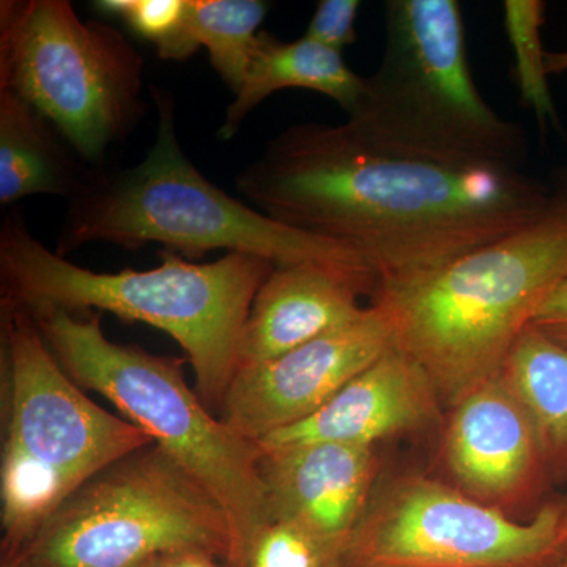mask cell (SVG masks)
<instances>
[{"instance_id": "6da1fadb", "label": "cell", "mask_w": 567, "mask_h": 567, "mask_svg": "<svg viewBox=\"0 0 567 567\" xmlns=\"http://www.w3.org/2000/svg\"><path fill=\"white\" fill-rule=\"evenodd\" d=\"M235 182L264 215L357 249L377 289L516 234L558 197L522 167L420 151L350 118L289 126Z\"/></svg>"}, {"instance_id": "7a4b0ae2", "label": "cell", "mask_w": 567, "mask_h": 567, "mask_svg": "<svg viewBox=\"0 0 567 567\" xmlns=\"http://www.w3.org/2000/svg\"><path fill=\"white\" fill-rule=\"evenodd\" d=\"M152 270L100 274L70 262L37 240L20 212L0 226L2 300L29 312H103L159 328L188 354L196 391L219 410L237 372L238 342L254 298L276 265L230 252L192 262L162 251Z\"/></svg>"}, {"instance_id": "3957f363", "label": "cell", "mask_w": 567, "mask_h": 567, "mask_svg": "<svg viewBox=\"0 0 567 567\" xmlns=\"http://www.w3.org/2000/svg\"><path fill=\"white\" fill-rule=\"evenodd\" d=\"M152 99L158 125L151 152L133 167H92L66 200L59 256L100 241L125 249L156 244L192 262L226 249L276 267L322 264L374 275L352 246L276 221L207 181L178 142L173 93L152 87Z\"/></svg>"}, {"instance_id": "277c9868", "label": "cell", "mask_w": 567, "mask_h": 567, "mask_svg": "<svg viewBox=\"0 0 567 567\" xmlns=\"http://www.w3.org/2000/svg\"><path fill=\"white\" fill-rule=\"evenodd\" d=\"M567 279V188L537 221L466 254L435 274L379 287L374 303L453 409L502 374L517 339Z\"/></svg>"}, {"instance_id": "5b68a950", "label": "cell", "mask_w": 567, "mask_h": 567, "mask_svg": "<svg viewBox=\"0 0 567 567\" xmlns=\"http://www.w3.org/2000/svg\"><path fill=\"white\" fill-rule=\"evenodd\" d=\"M0 303V551L10 565L82 484L153 440L84 394L25 309Z\"/></svg>"}, {"instance_id": "8992f818", "label": "cell", "mask_w": 567, "mask_h": 567, "mask_svg": "<svg viewBox=\"0 0 567 567\" xmlns=\"http://www.w3.org/2000/svg\"><path fill=\"white\" fill-rule=\"evenodd\" d=\"M29 315L74 383L104 395L218 502L233 529L229 567H251L257 543L271 527L257 468L259 443L213 415L186 383L182 360L107 339L102 312Z\"/></svg>"}, {"instance_id": "52a82bcc", "label": "cell", "mask_w": 567, "mask_h": 567, "mask_svg": "<svg viewBox=\"0 0 567 567\" xmlns=\"http://www.w3.org/2000/svg\"><path fill=\"white\" fill-rule=\"evenodd\" d=\"M382 62L349 115L385 140L522 167L527 140L477 89L456 0H390Z\"/></svg>"}, {"instance_id": "ba28073f", "label": "cell", "mask_w": 567, "mask_h": 567, "mask_svg": "<svg viewBox=\"0 0 567 567\" xmlns=\"http://www.w3.org/2000/svg\"><path fill=\"white\" fill-rule=\"evenodd\" d=\"M144 58L122 32L69 0L0 2V91L32 104L92 167L145 112Z\"/></svg>"}, {"instance_id": "9c48e42d", "label": "cell", "mask_w": 567, "mask_h": 567, "mask_svg": "<svg viewBox=\"0 0 567 567\" xmlns=\"http://www.w3.org/2000/svg\"><path fill=\"white\" fill-rule=\"evenodd\" d=\"M188 550L204 551L229 567L234 557L229 518L177 461L151 443L82 484L17 561L41 567H136Z\"/></svg>"}, {"instance_id": "30bf717a", "label": "cell", "mask_w": 567, "mask_h": 567, "mask_svg": "<svg viewBox=\"0 0 567 567\" xmlns=\"http://www.w3.org/2000/svg\"><path fill=\"white\" fill-rule=\"evenodd\" d=\"M567 537L563 505L525 524L421 473L379 480L333 567H547Z\"/></svg>"}, {"instance_id": "8fae6325", "label": "cell", "mask_w": 567, "mask_h": 567, "mask_svg": "<svg viewBox=\"0 0 567 567\" xmlns=\"http://www.w3.org/2000/svg\"><path fill=\"white\" fill-rule=\"evenodd\" d=\"M394 346L393 324L377 305L354 322L235 374L219 417L259 443L319 412Z\"/></svg>"}, {"instance_id": "7c38bea8", "label": "cell", "mask_w": 567, "mask_h": 567, "mask_svg": "<svg viewBox=\"0 0 567 567\" xmlns=\"http://www.w3.org/2000/svg\"><path fill=\"white\" fill-rule=\"evenodd\" d=\"M260 447L257 468L271 525L300 533L315 547L320 567H333L379 483L375 446Z\"/></svg>"}, {"instance_id": "4fadbf2b", "label": "cell", "mask_w": 567, "mask_h": 567, "mask_svg": "<svg viewBox=\"0 0 567 567\" xmlns=\"http://www.w3.org/2000/svg\"><path fill=\"white\" fill-rule=\"evenodd\" d=\"M443 458L458 491L503 513L536 495L548 475L535 425L502 375L451 409Z\"/></svg>"}, {"instance_id": "5bb4252c", "label": "cell", "mask_w": 567, "mask_h": 567, "mask_svg": "<svg viewBox=\"0 0 567 567\" xmlns=\"http://www.w3.org/2000/svg\"><path fill=\"white\" fill-rule=\"evenodd\" d=\"M442 405L424 369L393 346L315 415L268 435L259 445L377 446L382 440L427 431L439 423Z\"/></svg>"}, {"instance_id": "9a60e30c", "label": "cell", "mask_w": 567, "mask_h": 567, "mask_svg": "<svg viewBox=\"0 0 567 567\" xmlns=\"http://www.w3.org/2000/svg\"><path fill=\"white\" fill-rule=\"evenodd\" d=\"M375 275L322 264L275 267L254 298L238 342L237 372L256 368L364 315ZM235 372V374H237Z\"/></svg>"}, {"instance_id": "2e32d148", "label": "cell", "mask_w": 567, "mask_h": 567, "mask_svg": "<svg viewBox=\"0 0 567 567\" xmlns=\"http://www.w3.org/2000/svg\"><path fill=\"white\" fill-rule=\"evenodd\" d=\"M282 89H306L322 93L352 114L364 91V76L347 65L341 52L305 39L281 41L260 32L240 91L227 107L218 137L237 136L249 114L264 100Z\"/></svg>"}, {"instance_id": "e0dca14e", "label": "cell", "mask_w": 567, "mask_h": 567, "mask_svg": "<svg viewBox=\"0 0 567 567\" xmlns=\"http://www.w3.org/2000/svg\"><path fill=\"white\" fill-rule=\"evenodd\" d=\"M91 169L32 104L17 93L0 91V204L3 207L40 194L69 200Z\"/></svg>"}, {"instance_id": "ac0fdd59", "label": "cell", "mask_w": 567, "mask_h": 567, "mask_svg": "<svg viewBox=\"0 0 567 567\" xmlns=\"http://www.w3.org/2000/svg\"><path fill=\"white\" fill-rule=\"evenodd\" d=\"M499 375L535 425L548 475L566 477L567 346L528 324Z\"/></svg>"}, {"instance_id": "d6986e66", "label": "cell", "mask_w": 567, "mask_h": 567, "mask_svg": "<svg viewBox=\"0 0 567 567\" xmlns=\"http://www.w3.org/2000/svg\"><path fill=\"white\" fill-rule=\"evenodd\" d=\"M262 0H188V29L230 91H240L267 17Z\"/></svg>"}, {"instance_id": "ffe728a7", "label": "cell", "mask_w": 567, "mask_h": 567, "mask_svg": "<svg viewBox=\"0 0 567 567\" xmlns=\"http://www.w3.org/2000/svg\"><path fill=\"white\" fill-rule=\"evenodd\" d=\"M505 29L514 54V81L522 103L535 112L540 123L557 121L554 96L548 84L547 51L543 47L546 3L540 0H506Z\"/></svg>"}, {"instance_id": "44dd1931", "label": "cell", "mask_w": 567, "mask_h": 567, "mask_svg": "<svg viewBox=\"0 0 567 567\" xmlns=\"http://www.w3.org/2000/svg\"><path fill=\"white\" fill-rule=\"evenodd\" d=\"M93 6L155 44L164 61H188L199 51L188 29V0H100Z\"/></svg>"}, {"instance_id": "7402d4cb", "label": "cell", "mask_w": 567, "mask_h": 567, "mask_svg": "<svg viewBox=\"0 0 567 567\" xmlns=\"http://www.w3.org/2000/svg\"><path fill=\"white\" fill-rule=\"evenodd\" d=\"M360 7L358 0H320L306 29L305 39L342 54L357 41L354 22Z\"/></svg>"}, {"instance_id": "603a6c76", "label": "cell", "mask_w": 567, "mask_h": 567, "mask_svg": "<svg viewBox=\"0 0 567 567\" xmlns=\"http://www.w3.org/2000/svg\"><path fill=\"white\" fill-rule=\"evenodd\" d=\"M251 567H320V563L305 536L284 525H271L257 543Z\"/></svg>"}, {"instance_id": "cb8c5ba5", "label": "cell", "mask_w": 567, "mask_h": 567, "mask_svg": "<svg viewBox=\"0 0 567 567\" xmlns=\"http://www.w3.org/2000/svg\"><path fill=\"white\" fill-rule=\"evenodd\" d=\"M532 324L559 344L567 346V279L548 295Z\"/></svg>"}, {"instance_id": "d4e9b609", "label": "cell", "mask_w": 567, "mask_h": 567, "mask_svg": "<svg viewBox=\"0 0 567 567\" xmlns=\"http://www.w3.org/2000/svg\"><path fill=\"white\" fill-rule=\"evenodd\" d=\"M219 561L221 559L204 554V551H175V554L159 557V567H227L219 565Z\"/></svg>"}, {"instance_id": "484cf974", "label": "cell", "mask_w": 567, "mask_h": 567, "mask_svg": "<svg viewBox=\"0 0 567 567\" xmlns=\"http://www.w3.org/2000/svg\"><path fill=\"white\" fill-rule=\"evenodd\" d=\"M547 71L548 74H565L567 73V50L566 51H547Z\"/></svg>"}, {"instance_id": "4316f807", "label": "cell", "mask_w": 567, "mask_h": 567, "mask_svg": "<svg viewBox=\"0 0 567 567\" xmlns=\"http://www.w3.org/2000/svg\"><path fill=\"white\" fill-rule=\"evenodd\" d=\"M547 567H567V543L566 546L563 547L561 554L558 555L557 559Z\"/></svg>"}, {"instance_id": "83f0119b", "label": "cell", "mask_w": 567, "mask_h": 567, "mask_svg": "<svg viewBox=\"0 0 567 567\" xmlns=\"http://www.w3.org/2000/svg\"><path fill=\"white\" fill-rule=\"evenodd\" d=\"M2 567H41V566L33 565V563H29V561H14V563H10V565H2Z\"/></svg>"}, {"instance_id": "f1b7e54d", "label": "cell", "mask_w": 567, "mask_h": 567, "mask_svg": "<svg viewBox=\"0 0 567 567\" xmlns=\"http://www.w3.org/2000/svg\"><path fill=\"white\" fill-rule=\"evenodd\" d=\"M136 567H159V557L147 559V561Z\"/></svg>"}, {"instance_id": "f546056e", "label": "cell", "mask_w": 567, "mask_h": 567, "mask_svg": "<svg viewBox=\"0 0 567 567\" xmlns=\"http://www.w3.org/2000/svg\"><path fill=\"white\" fill-rule=\"evenodd\" d=\"M563 529H565V535L567 537V503L563 505Z\"/></svg>"}]
</instances>
